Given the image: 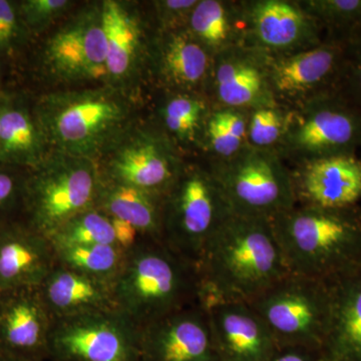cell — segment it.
Wrapping results in <instances>:
<instances>
[{"instance_id": "obj_36", "label": "cell", "mask_w": 361, "mask_h": 361, "mask_svg": "<svg viewBox=\"0 0 361 361\" xmlns=\"http://www.w3.org/2000/svg\"><path fill=\"white\" fill-rule=\"evenodd\" d=\"M26 171L0 164V224L21 218Z\"/></svg>"}, {"instance_id": "obj_27", "label": "cell", "mask_w": 361, "mask_h": 361, "mask_svg": "<svg viewBox=\"0 0 361 361\" xmlns=\"http://www.w3.org/2000/svg\"><path fill=\"white\" fill-rule=\"evenodd\" d=\"M187 27L213 56L230 47L243 44L241 1L199 0Z\"/></svg>"}, {"instance_id": "obj_38", "label": "cell", "mask_w": 361, "mask_h": 361, "mask_svg": "<svg viewBox=\"0 0 361 361\" xmlns=\"http://www.w3.org/2000/svg\"><path fill=\"white\" fill-rule=\"evenodd\" d=\"M199 0H156L154 8L156 32L186 27L192 11Z\"/></svg>"}, {"instance_id": "obj_32", "label": "cell", "mask_w": 361, "mask_h": 361, "mask_svg": "<svg viewBox=\"0 0 361 361\" xmlns=\"http://www.w3.org/2000/svg\"><path fill=\"white\" fill-rule=\"evenodd\" d=\"M49 239L54 245L97 244L118 246L111 218L97 208L90 209L71 218L56 230Z\"/></svg>"}, {"instance_id": "obj_20", "label": "cell", "mask_w": 361, "mask_h": 361, "mask_svg": "<svg viewBox=\"0 0 361 361\" xmlns=\"http://www.w3.org/2000/svg\"><path fill=\"white\" fill-rule=\"evenodd\" d=\"M205 304L219 361H269L279 348L248 303L216 300Z\"/></svg>"}, {"instance_id": "obj_28", "label": "cell", "mask_w": 361, "mask_h": 361, "mask_svg": "<svg viewBox=\"0 0 361 361\" xmlns=\"http://www.w3.org/2000/svg\"><path fill=\"white\" fill-rule=\"evenodd\" d=\"M212 106L203 94L167 92L159 109V128L180 151L185 147L200 149L204 126Z\"/></svg>"}, {"instance_id": "obj_11", "label": "cell", "mask_w": 361, "mask_h": 361, "mask_svg": "<svg viewBox=\"0 0 361 361\" xmlns=\"http://www.w3.org/2000/svg\"><path fill=\"white\" fill-rule=\"evenodd\" d=\"M141 329L116 310L54 318L47 361H139Z\"/></svg>"}, {"instance_id": "obj_23", "label": "cell", "mask_w": 361, "mask_h": 361, "mask_svg": "<svg viewBox=\"0 0 361 361\" xmlns=\"http://www.w3.org/2000/svg\"><path fill=\"white\" fill-rule=\"evenodd\" d=\"M51 152L33 106L21 94L0 90V164L27 171Z\"/></svg>"}, {"instance_id": "obj_37", "label": "cell", "mask_w": 361, "mask_h": 361, "mask_svg": "<svg viewBox=\"0 0 361 361\" xmlns=\"http://www.w3.org/2000/svg\"><path fill=\"white\" fill-rule=\"evenodd\" d=\"M27 37L30 33L21 20L18 1L0 0V56L13 54Z\"/></svg>"}, {"instance_id": "obj_3", "label": "cell", "mask_w": 361, "mask_h": 361, "mask_svg": "<svg viewBox=\"0 0 361 361\" xmlns=\"http://www.w3.org/2000/svg\"><path fill=\"white\" fill-rule=\"evenodd\" d=\"M113 293L116 310L139 329L203 301L197 266L148 239L126 252Z\"/></svg>"}, {"instance_id": "obj_19", "label": "cell", "mask_w": 361, "mask_h": 361, "mask_svg": "<svg viewBox=\"0 0 361 361\" xmlns=\"http://www.w3.org/2000/svg\"><path fill=\"white\" fill-rule=\"evenodd\" d=\"M292 180L298 205L326 209L360 206L361 158L339 155L293 166Z\"/></svg>"}, {"instance_id": "obj_40", "label": "cell", "mask_w": 361, "mask_h": 361, "mask_svg": "<svg viewBox=\"0 0 361 361\" xmlns=\"http://www.w3.org/2000/svg\"><path fill=\"white\" fill-rule=\"evenodd\" d=\"M0 361H44L35 360V358L25 357V356L11 355V353L0 351Z\"/></svg>"}, {"instance_id": "obj_17", "label": "cell", "mask_w": 361, "mask_h": 361, "mask_svg": "<svg viewBox=\"0 0 361 361\" xmlns=\"http://www.w3.org/2000/svg\"><path fill=\"white\" fill-rule=\"evenodd\" d=\"M213 56L187 26L167 32L155 30L149 40L148 68L166 92L206 97Z\"/></svg>"}, {"instance_id": "obj_42", "label": "cell", "mask_w": 361, "mask_h": 361, "mask_svg": "<svg viewBox=\"0 0 361 361\" xmlns=\"http://www.w3.org/2000/svg\"><path fill=\"white\" fill-rule=\"evenodd\" d=\"M325 361H326V360H325Z\"/></svg>"}, {"instance_id": "obj_33", "label": "cell", "mask_w": 361, "mask_h": 361, "mask_svg": "<svg viewBox=\"0 0 361 361\" xmlns=\"http://www.w3.org/2000/svg\"><path fill=\"white\" fill-rule=\"evenodd\" d=\"M290 113L289 109L280 104L249 111L247 145L256 149L276 151L286 134Z\"/></svg>"}, {"instance_id": "obj_31", "label": "cell", "mask_w": 361, "mask_h": 361, "mask_svg": "<svg viewBox=\"0 0 361 361\" xmlns=\"http://www.w3.org/2000/svg\"><path fill=\"white\" fill-rule=\"evenodd\" d=\"M319 25L325 39L345 42L361 30V0H298Z\"/></svg>"}, {"instance_id": "obj_35", "label": "cell", "mask_w": 361, "mask_h": 361, "mask_svg": "<svg viewBox=\"0 0 361 361\" xmlns=\"http://www.w3.org/2000/svg\"><path fill=\"white\" fill-rule=\"evenodd\" d=\"M337 92L361 110V30L344 42L343 65Z\"/></svg>"}, {"instance_id": "obj_26", "label": "cell", "mask_w": 361, "mask_h": 361, "mask_svg": "<svg viewBox=\"0 0 361 361\" xmlns=\"http://www.w3.org/2000/svg\"><path fill=\"white\" fill-rule=\"evenodd\" d=\"M96 208L134 226L142 239L161 241V197L101 178Z\"/></svg>"}, {"instance_id": "obj_16", "label": "cell", "mask_w": 361, "mask_h": 361, "mask_svg": "<svg viewBox=\"0 0 361 361\" xmlns=\"http://www.w3.org/2000/svg\"><path fill=\"white\" fill-rule=\"evenodd\" d=\"M139 361H219L205 302L142 327Z\"/></svg>"}, {"instance_id": "obj_15", "label": "cell", "mask_w": 361, "mask_h": 361, "mask_svg": "<svg viewBox=\"0 0 361 361\" xmlns=\"http://www.w3.org/2000/svg\"><path fill=\"white\" fill-rule=\"evenodd\" d=\"M270 56L245 44L213 56L206 97L213 106L250 111L278 104L270 82Z\"/></svg>"}, {"instance_id": "obj_1", "label": "cell", "mask_w": 361, "mask_h": 361, "mask_svg": "<svg viewBox=\"0 0 361 361\" xmlns=\"http://www.w3.org/2000/svg\"><path fill=\"white\" fill-rule=\"evenodd\" d=\"M203 302H249L288 274L270 220L231 214L198 264Z\"/></svg>"}, {"instance_id": "obj_21", "label": "cell", "mask_w": 361, "mask_h": 361, "mask_svg": "<svg viewBox=\"0 0 361 361\" xmlns=\"http://www.w3.org/2000/svg\"><path fill=\"white\" fill-rule=\"evenodd\" d=\"M56 264L49 237L21 218L0 224V292L37 288Z\"/></svg>"}, {"instance_id": "obj_41", "label": "cell", "mask_w": 361, "mask_h": 361, "mask_svg": "<svg viewBox=\"0 0 361 361\" xmlns=\"http://www.w3.org/2000/svg\"><path fill=\"white\" fill-rule=\"evenodd\" d=\"M360 158H361V149H360Z\"/></svg>"}, {"instance_id": "obj_5", "label": "cell", "mask_w": 361, "mask_h": 361, "mask_svg": "<svg viewBox=\"0 0 361 361\" xmlns=\"http://www.w3.org/2000/svg\"><path fill=\"white\" fill-rule=\"evenodd\" d=\"M99 185L97 161L51 151L26 171L21 219L49 238L71 218L96 208Z\"/></svg>"}, {"instance_id": "obj_2", "label": "cell", "mask_w": 361, "mask_h": 361, "mask_svg": "<svg viewBox=\"0 0 361 361\" xmlns=\"http://www.w3.org/2000/svg\"><path fill=\"white\" fill-rule=\"evenodd\" d=\"M132 94L110 85L47 92L33 106L51 151L99 161L134 122Z\"/></svg>"}, {"instance_id": "obj_30", "label": "cell", "mask_w": 361, "mask_h": 361, "mask_svg": "<svg viewBox=\"0 0 361 361\" xmlns=\"http://www.w3.org/2000/svg\"><path fill=\"white\" fill-rule=\"evenodd\" d=\"M59 264L111 281L123 265L125 251L115 245H54Z\"/></svg>"}, {"instance_id": "obj_39", "label": "cell", "mask_w": 361, "mask_h": 361, "mask_svg": "<svg viewBox=\"0 0 361 361\" xmlns=\"http://www.w3.org/2000/svg\"><path fill=\"white\" fill-rule=\"evenodd\" d=\"M269 361H325L322 351L286 346L278 348Z\"/></svg>"}, {"instance_id": "obj_7", "label": "cell", "mask_w": 361, "mask_h": 361, "mask_svg": "<svg viewBox=\"0 0 361 361\" xmlns=\"http://www.w3.org/2000/svg\"><path fill=\"white\" fill-rule=\"evenodd\" d=\"M206 164L235 215L271 220L296 206L291 169L276 151L247 145L231 158Z\"/></svg>"}, {"instance_id": "obj_34", "label": "cell", "mask_w": 361, "mask_h": 361, "mask_svg": "<svg viewBox=\"0 0 361 361\" xmlns=\"http://www.w3.org/2000/svg\"><path fill=\"white\" fill-rule=\"evenodd\" d=\"M18 4L21 20L32 35L44 32L65 16L73 2L70 0H23L18 1Z\"/></svg>"}, {"instance_id": "obj_6", "label": "cell", "mask_w": 361, "mask_h": 361, "mask_svg": "<svg viewBox=\"0 0 361 361\" xmlns=\"http://www.w3.org/2000/svg\"><path fill=\"white\" fill-rule=\"evenodd\" d=\"M231 214L207 164L186 161L163 198L161 241L197 266L207 244Z\"/></svg>"}, {"instance_id": "obj_4", "label": "cell", "mask_w": 361, "mask_h": 361, "mask_svg": "<svg viewBox=\"0 0 361 361\" xmlns=\"http://www.w3.org/2000/svg\"><path fill=\"white\" fill-rule=\"evenodd\" d=\"M287 269L329 281L361 266V207L298 205L270 220Z\"/></svg>"}, {"instance_id": "obj_10", "label": "cell", "mask_w": 361, "mask_h": 361, "mask_svg": "<svg viewBox=\"0 0 361 361\" xmlns=\"http://www.w3.org/2000/svg\"><path fill=\"white\" fill-rule=\"evenodd\" d=\"M135 125L97 161L99 174L164 198L186 160L160 128Z\"/></svg>"}, {"instance_id": "obj_25", "label": "cell", "mask_w": 361, "mask_h": 361, "mask_svg": "<svg viewBox=\"0 0 361 361\" xmlns=\"http://www.w3.org/2000/svg\"><path fill=\"white\" fill-rule=\"evenodd\" d=\"M39 291L54 318L116 310L113 282L82 274L59 263L40 285Z\"/></svg>"}, {"instance_id": "obj_8", "label": "cell", "mask_w": 361, "mask_h": 361, "mask_svg": "<svg viewBox=\"0 0 361 361\" xmlns=\"http://www.w3.org/2000/svg\"><path fill=\"white\" fill-rule=\"evenodd\" d=\"M247 303L267 325L279 348L322 353L331 312L329 282L289 272Z\"/></svg>"}, {"instance_id": "obj_18", "label": "cell", "mask_w": 361, "mask_h": 361, "mask_svg": "<svg viewBox=\"0 0 361 361\" xmlns=\"http://www.w3.org/2000/svg\"><path fill=\"white\" fill-rule=\"evenodd\" d=\"M106 37V85L132 92L148 68L149 40L141 14L130 2L102 1Z\"/></svg>"}, {"instance_id": "obj_22", "label": "cell", "mask_w": 361, "mask_h": 361, "mask_svg": "<svg viewBox=\"0 0 361 361\" xmlns=\"http://www.w3.org/2000/svg\"><path fill=\"white\" fill-rule=\"evenodd\" d=\"M52 322L39 287L0 292V351L47 361Z\"/></svg>"}, {"instance_id": "obj_14", "label": "cell", "mask_w": 361, "mask_h": 361, "mask_svg": "<svg viewBox=\"0 0 361 361\" xmlns=\"http://www.w3.org/2000/svg\"><path fill=\"white\" fill-rule=\"evenodd\" d=\"M344 42L325 39L306 51L270 56L275 101L292 110L310 99L337 92L343 65Z\"/></svg>"}, {"instance_id": "obj_12", "label": "cell", "mask_w": 361, "mask_h": 361, "mask_svg": "<svg viewBox=\"0 0 361 361\" xmlns=\"http://www.w3.org/2000/svg\"><path fill=\"white\" fill-rule=\"evenodd\" d=\"M47 75L66 84H106V37L102 1L87 4L66 20L44 45Z\"/></svg>"}, {"instance_id": "obj_29", "label": "cell", "mask_w": 361, "mask_h": 361, "mask_svg": "<svg viewBox=\"0 0 361 361\" xmlns=\"http://www.w3.org/2000/svg\"><path fill=\"white\" fill-rule=\"evenodd\" d=\"M249 111L212 106L204 126L200 149L209 161L226 160L247 146Z\"/></svg>"}, {"instance_id": "obj_24", "label": "cell", "mask_w": 361, "mask_h": 361, "mask_svg": "<svg viewBox=\"0 0 361 361\" xmlns=\"http://www.w3.org/2000/svg\"><path fill=\"white\" fill-rule=\"evenodd\" d=\"M327 282L331 312L322 355L326 361H361V266Z\"/></svg>"}, {"instance_id": "obj_9", "label": "cell", "mask_w": 361, "mask_h": 361, "mask_svg": "<svg viewBox=\"0 0 361 361\" xmlns=\"http://www.w3.org/2000/svg\"><path fill=\"white\" fill-rule=\"evenodd\" d=\"M276 152L288 165L361 149V110L338 92L324 94L292 109Z\"/></svg>"}, {"instance_id": "obj_13", "label": "cell", "mask_w": 361, "mask_h": 361, "mask_svg": "<svg viewBox=\"0 0 361 361\" xmlns=\"http://www.w3.org/2000/svg\"><path fill=\"white\" fill-rule=\"evenodd\" d=\"M243 44L269 56L296 54L322 44V26L297 0H244Z\"/></svg>"}]
</instances>
